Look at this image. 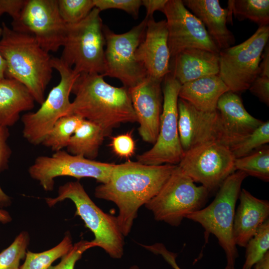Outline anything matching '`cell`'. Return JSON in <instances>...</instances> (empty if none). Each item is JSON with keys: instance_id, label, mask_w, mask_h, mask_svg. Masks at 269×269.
Masks as SVG:
<instances>
[{"instance_id": "cell-8", "label": "cell", "mask_w": 269, "mask_h": 269, "mask_svg": "<svg viewBox=\"0 0 269 269\" xmlns=\"http://www.w3.org/2000/svg\"><path fill=\"white\" fill-rule=\"evenodd\" d=\"M51 65L60 74L59 83L51 90L36 111L26 113L21 117L23 136L34 145L41 144L58 120L68 115L71 103L70 95L80 75L59 58L52 57Z\"/></svg>"}, {"instance_id": "cell-40", "label": "cell", "mask_w": 269, "mask_h": 269, "mask_svg": "<svg viewBox=\"0 0 269 269\" xmlns=\"http://www.w3.org/2000/svg\"><path fill=\"white\" fill-rule=\"evenodd\" d=\"M152 252L156 255H160L174 269H181L176 262L177 255L167 250L161 243H156L152 247ZM224 269H236L235 267L226 266Z\"/></svg>"}, {"instance_id": "cell-45", "label": "cell", "mask_w": 269, "mask_h": 269, "mask_svg": "<svg viewBox=\"0 0 269 269\" xmlns=\"http://www.w3.org/2000/svg\"><path fill=\"white\" fill-rule=\"evenodd\" d=\"M129 269H139V268L136 266H133L131 267Z\"/></svg>"}, {"instance_id": "cell-2", "label": "cell", "mask_w": 269, "mask_h": 269, "mask_svg": "<svg viewBox=\"0 0 269 269\" xmlns=\"http://www.w3.org/2000/svg\"><path fill=\"white\" fill-rule=\"evenodd\" d=\"M103 75L80 74L71 93L75 95L68 115H75L98 126L106 136L121 124L137 122L129 88L107 83Z\"/></svg>"}, {"instance_id": "cell-5", "label": "cell", "mask_w": 269, "mask_h": 269, "mask_svg": "<svg viewBox=\"0 0 269 269\" xmlns=\"http://www.w3.org/2000/svg\"><path fill=\"white\" fill-rule=\"evenodd\" d=\"M65 199L71 200L76 207L75 216H79L87 228L94 235L91 241L94 247L103 249L113 259L122 258L124 252V236L121 231L117 217L102 210L89 196L78 181L67 182L60 186L58 196L46 198L49 207Z\"/></svg>"}, {"instance_id": "cell-14", "label": "cell", "mask_w": 269, "mask_h": 269, "mask_svg": "<svg viewBox=\"0 0 269 269\" xmlns=\"http://www.w3.org/2000/svg\"><path fill=\"white\" fill-rule=\"evenodd\" d=\"M11 25L14 30L32 35L48 53L56 52L64 44L67 24L60 14L57 0H26Z\"/></svg>"}, {"instance_id": "cell-21", "label": "cell", "mask_w": 269, "mask_h": 269, "mask_svg": "<svg viewBox=\"0 0 269 269\" xmlns=\"http://www.w3.org/2000/svg\"><path fill=\"white\" fill-rule=\"evenodd\" d=\"M170 73L182 85L206 76L218 75L219 53L200 48H188L170 60Z\"/></svg>"}, {"instance_id": "cell-17", "label": "cell", "mask_w": 269, "mask_h": 269, "mask_svg": "<svg viewBox=\"0 0 269 269\" xmlns=\"http://www.w3.org/2000/svg\"><path fill=\"white\" fill-rule=\"evenodd\" d=\"M163 81L147 76L129 91L139 127L138 133L146 142L154 144L157 138L162 112Z\"/></svg>"}, {"instance_id": "cell-19", "label": "cell", "mask_w": 269, "mask_h": 269, "mask_svg": "<svg viewBox=\"0 0 269 269\" xmlns=\"http://www.w3.org/2000/svg\"><path fill=\"white\" fill-rule=\"evenodd\" d=\"M217 110L230 142V148L251 134L263 123L246 110L239 95L229 91L219 98Z\"/></svg>"}, {"instance_id": "cell-24", "label": "cell", "mask_w": 269, "mask_h": 269, "mask_svg": "<svg viewBox=\"0 0 269 269\" xmlns=\"http://www.w3.org/2000/svg\"><path fill=\"white\" fill-rule=\"evenodd\" d=\"M229 91L218 75L204 77L181 86L179 98L204 112L217 111L220 97Z\"/></svg>"}, {"instance_id": "cell-42", "label": "cell", "mask_w": 269, "mask_h": 269, "mask_svg": "<svg viewBox=\"0 0 269 269\" xmlns=\"http://www.w3.org/2000/svg\"><path fill=\"white\" fill-rule=\"evenodd\" d=\"M255 269H269V252L255 265Z\"/></svg>"}, {"instance_id": "cell-22", "label": "cell", "mask_w": 269, "mask_h": 269, "mask_svg": "<svg viewBox=\"0 0 269 269\" xmlns=\"http://www.w3.org/2000/svg\"><path fill=\"white\" fill-rule=\"evenodd\" d=\"M182 1L202 23L220 51L235 44V37L227 26L228 10L222 8L218 0H184Z\"/></svg>"}, {"instance_id": "cell-37", "label": "cell", "mask_w": 269, "mask_h": 269, "mask_svg": "<svg viewBox=\"0 0 269 269\" xmlns=\"http://www.w3.org/2000/svg\"><path fill=\"white\" fill-rule=\"evenodd\" d=\"M93 247L91 241L81 240L73 245L71 250L61 258L58 264L51 266L48 269H74L76 262L81 258L83 254Z\"/></svg>"}, {"instance_id": "cell-12", "label": "cell", "mask_w": 269, "mask_h": 269, "mask_svg": "<svg viewBox=\"0 0 269 269\" xmlns=\"http://www.w3.org/2000/svg\"><path fill=\"white\" fill-rule=\"evenodd\" d=\"M115 164L87 159L61 150L51 156H39L28 168L30 177L39 182L46 191H52L54 179L59 176H71L80 179L92 178L102 183L109 179Z\"/></svg>"}, {"instance_id": "cell-3", "label": "cell", "mask_w": 269, "mask_h": 269, "mask_svg": "<svg viewBox=\"0 0 269 269\" xmlns=\"http://www.w3.org/2000/svg\"><path fill=\"white\" fill-rule=\"evenodd\" d=\"M0 53L5 61V77L25 86L36 102L42 104L52 78L51 57L31 34L17 31L2 23Z\"/></svg>"}, {"instance_id": "cell-25", "label": "cell", "mask_w": 269, "mask_h": 269, "mask_svg": "<svg viewBox=\"0 0 269 269\" xmlns=\"http://www.w3.org/2000/svg\"><path fill=\"white\" fill-rule=\"evenodd\" d=\"M106 135L97 125L83 119L81 125L71 136L67 151L72 155H81L94 160L99 153Z\"/></svg>"}, {"instance_id": "cell-26", "label": "cell", "mask_w": 269, "mask_h": 269, "mask_svg": "<svg viewBox=\"0 0 269 269\" xmlns=\"http://www.w3.org/2000/svg\"><path fill=\"white\" fill-rule=\"evenodd\" d=\"M228 21H232V15L239 20L249 19L259 26L269 25V0H229Z\"/></svg>"}, {"instance_id": "cell-18", "label": "cell", "mask_w": 269, "mask_h": 269, "mask_svg": "<svg viewBox=\"0 0 269 269\" xmlns=\"http://www.w3.org/2000/svg\"><path fill=\"white\" fill-rule=\"evenodd\" d=\"M147 19L145 36L135 51V59L147 76L163 81L170 72L166 21H156L153 17Z\"/></svg>"}, {"instance_id": "cell-43", "label": "cell", "mask_w": 269, "mask_h": 269, "mask_svg": "<svg viewBox=\"0 0 269 269\" xmlns=\"http://www.w3.org/2000/svg\"><path fill=\"white\" fill-rule=\"evenodd\" d=\"M2 34V28L0 27V38ZM6 62L0 53V80L5 78Z\"/></svg>"}, {"instance_id": "cell-41", "label": "cell", "mask_w": 269, "mask_h": 269, "mask_svg": "<svg viewBox=\"0 0 269 269\" xmlns=\"http://www.w3.org/2000/svg\"><path fill=\"white\" fill-rule=\"evenodd\" d=\"M168 0H142V5L146 9L145 18L153 17V13L157 10L163 12Z\"/></svg>"}, {"instance_id": "cell-4", "label": "cell", "mask_w": 269, "mask_h": 269, "mask_svg": "<svg viewBox=\"0 0 269 269\" xmlns=\"http://www.w3.org/2000/svg\"><path fill=\"white\" fill-rule=\"evenodd\" d=\"M248 175L244 172H234L223 182L213 201L207 207L187 215V218L200 224L205 230V239L214 235L225 253L227 266L235 267L238 257L233 238L235 206L241 185Z\"/></svg>"}, {"instance_id": "cell-33", "label": "cell", "mask_w": 269, "mask_h": 269, "mask_svg": "<svg viewBox=\"0 0 269 269\" xmlns=\"http://www.w3.org/2000/svg\"><path fill=\"white\" fill-rule=\"evenodd\" d=\"M60 14L67 24L78 23L95 7L93 0H57Z\"/></svg>"}, {"instance_id": "cell-35", "label": "cell", "mask_w": 269, "mask_h": 269, "mask_svg": "<svg viewBox=\"0 0 269 269\" xmlns=\"http://www.w3.org/2000/svg\"><path fill=\"white\" fill-rule=\"evenodd\" d=\"M9 136L8 128L0 126V172L8 167L11 154V149L7 142ZM10 203V197L3 192L0 186V207L8 206Z\"/></svg>"}, {"instance_id": "cell-28", "label": "cell", "mask_w": 269, "mask_h": 269, "mask_svg": "<svg viewBox=\"0 0 269 269\" xmlns=\"http://www.w3.org/2000/svg\"><path fill=\"white\" fill-rule=\"evenodd\" d=\"M73 246L71 235L67 232L57 245L48 250L37 253L27 251L19 269H48L55 261L66 255Z\"/></svg>"}, {"instance_id": "cell-38", "label": "cell", "mask_w": 269, "mask_h": 269, "mask_svg": "<svg viewBox=\"0 0 269 269\" xmlns=\"http://www.w3.org/2000/svg\"><path fill=\"white\" fill-rule=\"evenodd\" d=\"M111 146L114 152L122 158H128L135 152V142L131 133H126L114 136Z\"/></svg>"}, {"instance_id": "cell-27", "label": "cell", "mask_w": 269, "mask_h": 269, "mask_svg": "<svg viewBox=\"0 0 269 269\" xmlns=\"http://www.w3.org/2000/svg\"><path fill=\"white\" fill-rule=\"evenodd\" d=\"M83 119L75 115L60 118L42 141L41 144L56 152L66 147L76 130Z\"/></svg>"}, {"instance_id": "cell-29", "label": "cell", "mask_w": 269, "mask_h": 269, "mask_svg": "<svg viewBox=\"0 0 269 269\" xmlns=\"http://www.w3.org/2000/svg\"><path fill=\"white\" fill-rule=\"evenodd\" d=\"M235 168V170L243 171L248 176L269 182V146H263L246 156L236 158Z\"/></svg>"}, {"instance_id": "cell-34", "label": "cell", "mask_w": 269, "mask_h": 269, "mask_svg": "<svg viewBox=\"0 0 269 269\" xmlns=\"http://www.w3.org/2000/svg\"><path fill=\"white\" fill-rule=\"evenodd\" d=\"M266 105H269V54H263L259 65V73L249 89Z\"/></svg>"}, {"instance_id": "cell-13", "label": "cell", "mask_w": 269, "mask_h": 269, "mask_svg": "<svg viewBox=\"0 0 269 269\" xmlns=\"http://www.w3.org/2000/svg\"><path fill=\"white\" fill-rule=\"evenodd\" d=\"M235 159L229 146L211 141L184 152L178 165L194 182L200 183L210 192L219 189L235 172Z\"/></svg>"}, {"instance_id": "cell-44", "label": "cell", "mask_w": 269, "mask_h": 269, "mask_svg": "<svg viewBox=\"0 0 269 269\" xmlns=\"http://www.w3.org/2000/svg\"><path fill=\"white\" fill-rule=\"evenodd\" d=\"M11 220V217L8 212L0 209V223L6 224L10 222Z\"/></svg>"}, {"instance_id": "cell-36", "label": "cell", "mask_w": 269, "mask_h": 269, "mask_svg": "<svg viewBox=\"0 0 269 269\" xmlns=\"http://www.w3.org/2000/svg\"><path fill=\"white\" fill-rule=\"evenodd\" d=\"M95 7L100 11L109 8H117L124 10L136 19L142 5L141 0H93Z\"/></svg>"}, {"instance_id": "cell-32", "label": "cell", "mask_w": 269, "mask_h": 269, "mask_svg": "<svg viewBox=\"0 0 269 269\" xmlns=\"http://www.w3.org/2000/svg\"><path fill=\"white\" fill-rule=\"evenodd\" d=\"M269 142V122H263L230 150L236 158L246 156Z\"/></svg>"}, {"instance_id": "cell-39", "label": "cell", "mask_w": 269, "mask_h": 269, "mask_svg": "<svg viewBox=\"0 0 269 269\" xmlns=\"http://www.w3.org/2000/svg\"><path fill=\"white\" fill-rule=\"evenodd\" d=\"M25 0H0V17L6 13L13 20L16 21L25 2Z\"/></svg>"}, {"instance_id": "cell-6", "label": "cell", "mask_w": 269, "mask_h": 269, "mask_svg": "<svg viewBox=\"0 0 269 269\" xmlns=\"http://www.w3.org/2000/svg\"><path fill=\"white\" fill-rule=\"evenodd\" d=\"M100 13L94 7L80 22L67 24L64 48L59 58L78 74L103 75L105 73L106 40Z\"/></svg>"}, {"instance_id": "cell-7", "label": "cell", "mask_w": 269, "mask_h": 269, "mask_svg": "<svg viewBox=\"0 0 269 269\" xmlns=\"http://www.w3.org/2000/svg\"><path fill=\"white\" fill-rule=\"evenodd\" d=\"M209 193L177 165L158 193L144 206L155 220L177 227L187 215L203 208Z\"/></svg>"}, {"instance_id": "cell-11", "label": "cell", "mask_w": 269, "mask_h": 269, "mask_svg": "<svg viewBox=\"0 0 269 269\" xmlns=\"http://www.w3.org/2000/svg\"><path fill=\"white\" fill-rule=\"evenodd\" d=\"M163 81V104L157 139L150 149L136 156L137 161L146 165H178L184 154L178 130L177 105L181 85L170 73Z\"/></svg>"}, {"instance_id": "cell-10", "label": "cell", "mask_w": 269, "mask_h": 269, "mask_svg": "<svg viewBox=\"0 0 269 269\" xmlns=\"http://www.w3.org/2000/svg\"><path fill=\"white\" fill-rule=\"evenodd\" d=\"M147 21L145 17L129 31L121 34L115 33L103 26L106 46L104 77L117 78L123 86L129 89L147 76L146 70L135 57V51L144 37Z\"/></svg>"}, {"instance_id": "cell-16", "label": "cell", "mask_w": 269, "mask_h": 269, "mask_svg": "<svg viewBox=\"0 0 269 269\" xmlns=\"http://www.w3.org/2000/svg\"><path fill=\"white\" fill-rule=\"evenodd\" d=\"M177 106L178 134L184 152L211 141L221 142L230 148L217 110L211 113L202 112L180 98Z\"/></svg>"}, {"instance_id": "cell-31", "label": "cell", "mask_w": 269, "mask_h": 269, "mask_svg": "<svg viewBox=\"0 0 269 269\" xmlns=\"http://www.w3.org/2000/svg\"><path fill=\"white\" fill-rule=\"evenodd\" d=\"M30 241L26 231L21 232L7 248L0 253V269H19Z\"/></svg>"}, {"instance_id": "cell-1", "label": "cell", "mask_w": 269, "mask_h": 269, "mask_svg": "<svg viewBox=\"0 0 269 269\" xmlns=\"http://www.w3.org/2000/svg\"><path fill=\"white\" fill-rule=\"evenodd\" d=\"M177 165H146L128 160L115 164L109 180L95 188V196L115 203L124 237L132 230L138 211L159 191Z\"/></svg>"}, {"instance_id": "cell-30", "label": "cell", "mask_w": 269, "mask_h": 269, "mask_svg": "<svg viewBox=\"0 0 269 269\" xmlns=\"http://www.w3.org/2000/svg\"><path fill=\"white\" fill-rule=\"evenodd\" d=\"M245 248V261L242 269H251L269 252V219L259 227Z\"/></svg>"}, {"instance_id": "cell-23", "label": "cell", "mask_w": 269, "mask_h": 269, "mask_svg": "<svg viewBox=\"0 0 269 269\" xmlns=\"http://www.w3.org/2000/svg\"><path fill=\"white\" fill-rule=\"evenodd\" d=\"M35 101L23 84L12 78L0 80V126H13L23 112L31 110Z\"/></svg>"}, {"instance_id": "cell-20", "label": "cell", "mask_w": 269, "mask_h": 269, "mask_svg": "<svg viewBox=\"0 0 269 269\" xmlns=\"http://www.w3.org/2000/svg\"><path fill=\"white\" fill-rule=\"evenodd\" d=\"M240 204L235 212L233 238L235 244L246 247L269 216V202L259 199L245 189L241 190Z\"/></svg>"}, {"instance_id": "cell-15", "label": "cell", "mask_w": 269, "mask_h": 269, "mask_svg": "<svg viewBox=\"0 0 269 269\" xmlns=\"http://www.w3.org/2000/svg\"><path fill=\"white\" fill-rule=\"evenodd\" d=\"M163 13L166 18L171 59L180 52L192 48L219 53L204 25L186 8L182 0H168Z\"/></svg>"}, {"instance_id": "cell-9", "label": "cell", "mask_w": 269, "mask_h": 269, "mask_svg": "<svg viewBox=\"0 0 269 269\" xmlns=\"http://www.w3.org/2000/svg\"><path fill=\"white\" fill-rule=\"evenodd\" d=\"M269 39V26H259L246 41L220 51L218 75L229 91L238 94L249 89L259 73Z\"/></svg>"}]
</instances>
